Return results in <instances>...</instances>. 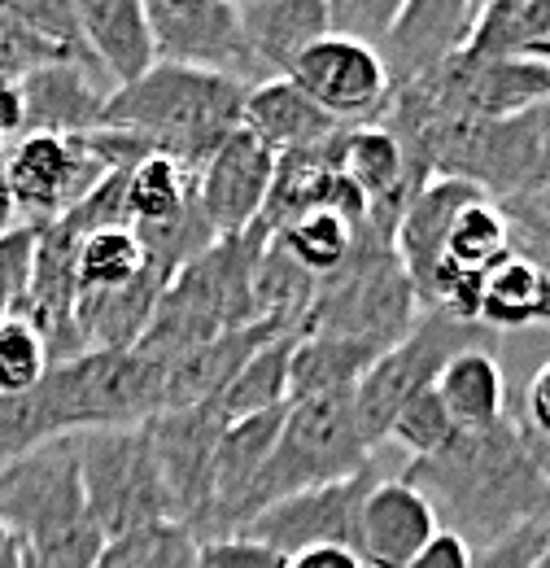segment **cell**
I'll return each mask as SVG.
<instances>
[{"label":"cell","mask_w":550,"mask_h":568,"mask_svg":"<svg viewBox=\"0 0 550 568\" xmlns=\"http://www.w3.org/2000/svg\"><path fill=\"white\" fill-rule=\"evenodd\" d=\"M403 481L428 498L437 525L472 551L498 538L550 520V486L533 468L520 420L502 416L481 433H455L437 455L411 459Z\"/></svg>","instance_id":"cell-1"},{"label":"cell","mask_w":550,"mask_h":568,"mask_svg":"<svg viewBox=\"0 0 550 568\" xmlns=\"http://www.w3.org/2000/svg\"><path fill=\"white\" fill-rule=\"evenodd\" d=\"M245 92L249 83L232 74L153 62L132 83L110 88L101 105V128L132 132L153 153H166L197 175L210 153L241 128Z\"/></svg>","instance_id":"cell-2"},{"label":"cell","mask_w":550,"mask_h":568,"mask_svg":"<svg viewBox=\"0 0 550 568\" xmlns=\"http://www.w3.org/2000/svg\"><path fill=\"white\" fill-rule=\"evenodd\" d=\"M419 315H424V306L394 254V241L363 223L354 232L349 258L333 276L315 281V297L302 320V333L367 342L385 355L389 346H398L411 333Z\"/></svg>","instance_id":"cell-3"},{"label":"cell","mask_w":550,"mask_h":568,"mask_svg":"<svg viewBox=\"0 0 550 568\" xmlns=\"http://www.w3.org/2000/svg\"><path fill=\"white\" fill-rule=\"evenodd\" d=\"M367 468H376V464H371V446L358 428V416H354V389L297 398L284 407V425H279L272 455L245 495L241 529L279 498L349 481Z\"/></svg>","instance_id":"cell-4"},{"label":"cell","mask_w":550,"mask_h":568,"mask_svg":"<svg viewBox=\"0 0 550 568\" xmlns=\"http://www.w3.org/2000/svg\"><path fill=\"white\" fill-rule=\"evenodd\" d=\"M74 442H79L83 507L88 520L101 529V538H119L153 520H175L171 495L162 486L149 446V428H96V433H74Z\"/></svg>","instance_id":"cell-5"},{"label":"cell","mask_w":550,"mask_h":568,"mask_svg":"<svg viewBox=\"0 0 550 568\" xmlns=\"http://www.w3.org/2000/svg\"><path fill=\"white\" fill-rule=\"evenodd\" d=\"M0 525L22 547H44L88 525L74 437L40 442L35 450L0 464Z\"/></svg>","instance_id":"cell-6"},{"label":"cell","mask_w":550,"mask_h":568,"mask_svg":"<svg viewBox=\"0 0 550 568\" xmlns=\"http://www.w3.org/2000/svg\"><path fill=\"white\" fill-rule=\"evenodd\" d=\"M472 337H477V324L450 320L441 311H424L411 333L363 372V381L354 385V416L371 450L385 442L403 403L415 398L419 389H428L450 358L468 351Z\"/></svg>","instance_id":"cell-7"},{"label":"cell","mask_w":550,"mask_h":568,"mask_svg":"<svg viewBox=\"0 0 550 568\" xmlns=\"http://www.w3.org/2000/svg\"><path fill=\"white\" fill-rule=\"evenodd\" d=\"M110 171L92 153L88 136H18L4 153V184L13 219L53 223L79 206Z\"/></svg>","instance_id":"cell-8"},{"label":"cell","mask_w":550,"mask_h":568,"mask_svg":"<svg viewBox=\"0 0 550 568\" xmlns=\"http://www.w3.org/2000/svg\"><path fill=\"white\" fill-rule=\"evenodd\" d=\"M279 79L302 88L328 119H337L345 128L380 123L389 110V97H394V83H389L380 53L367 44L342 40V36L315 40Z\"/></svg>","instance_id":"cell-9"},{"label":"cell","mask_w":550,"mask_h":568,"mask_svg":"<svg viewBox=\"0 0 550 568\" xmlns=\"http://www.w3.org/2000/svg\"><path fill=\"white\" fill-rule=\"evenodd\" d=\"M144 428H149L162 486L171 495V511L193 534L210 507V468H214V446L227 428V416L218 403H197V407L162 412L144 420Z\"/></svg>","instance_id":"cell-10"},{"label":"cell","mask_w":550,"mask_h":568,"mask_svg":"<svg viewBox=\"0 0 550 568\" xmlns=\"http://www.w3.org/2000/svg\"><path fill=\"white\" fill-rule=\"evenodd\" d=\"M376 481H380L376 468H367L349 481H333V486H315V490L279 498L241 529V538H254L279 556H297L310 547H349L358 507Z\"/></svg>","instance_id":"cell-11"},{"label":"cell","mask_w":550,"mask_h":568,"mask_svg":"<svg viewBox=\"0 0 550 568\" xmlns=\"http://www.w3.org/2000/svg\"><path fill=\"white\" fill-rule=\"evenodd\" d=\"M275 175V153L245 128H236L227 141L206 158V166L193 180V202L206 214L218 236H241L258 223L267 206V189Z\"/></svg>","instance_id":"cell-12"},{"label":"cell","mask_w":550,"mask_h":568,"mask_svg":"<svg viewBox=\"0 0 550 568\" xmlns=\"http://www.w3.org/2000/svg\"><path fill=\"white\" fill-rule=\"evenodd\" d=\"M437 516L428 498L403 477L376 481L354 520V542L349 551L363 560V568H407L437 538Z\"/></svg>","instance_id":"cell-13"},{"label":"cell","mask_w":550,"mask_h":568,"mask_svg":"<svg viewBox=\"0 0 550 568\" xmlns=\"http://www.w3.org/2000/svg\"><path fill=\"white\" fill-rule=\"evenodd\" d=\"M472 0H407L394 31L385 36V44L376 49L389 83L403 88L432 71L437 62L455 58L472 31Z\"/></svg>","instance_id":"cell-14"},{"label":"cell","mask_w":550,"mask_h":568,"mask_svg":"<svg viewBox=\"0 0 550 568\" xmlns=\"http://www.w3.org/2000/svg\"><path fill=\"white\" fill-rule=\"evenodd\" d=\"M22 136H83L101 128V105L110 88L83 62H53L18 79Z\"/></svg>","instance_id":"cell-15"},{"label":"cell","mask_w":550,"mask_h":568,"mask_svg":"<svg viewBox=\"0 0 550 568\" xmlns=\"http://www.w3.org/2000/svg\"><path fill=\"white\" fill-rule=\"evenodd\" d=\"M472 197H481V189L464 184V180H428L398 219L394 227V254L411 281L419 306L428 302V288L432 276L441 267V250H446V232H450V219L464 211Z\"/></svg>","instance_id":"cell-16"},{"label":"cell","mask_w":550,"mask_h":568,"mask_svg":"<svg viewBox=\"0 0 550 568\" xmlns=\"http://www.w3.org/2000/svg\"><path fill=\"white\" fill-rule=\"evenodd\" d=\"M70 4H74V27L83 40V53L114 88L132 83L136 74H144L157 62L144 0H70Z\"/></svg>","instance_id":"cell-17"},{"label":"cell","mask_w":550,"mask_h":568,"mask_svg":"<svg viewBox=\"0 0 550 568\" xmlns=\"http://www.w3.org/2000/svg\"><path fill=\"white\" fill-rule=\"evenodd\" d=\"M245 44L267 79L288 74V67L328 36V9L324 0H254L236 4Z\"/></svg>","instance_id":"cell-18"},{"label":"cell","mask_w":550,"mask_h":568,"mask_svg":"<svg viewBox=\"0 0 550 568\" xmlns=\"http://www.w3.org/2000/svg\"><path fill=\"white\" fill-rule=\"evenodd\" d=\"M166 281L144 263L136 281L123 288H96V293H79L74 297V324L88 351H132L140 333L149 328L157 302H162Z\"/></svg>","instance_id":"cell-19"},{"label":"cell","mask_w":550,"mask_h":568,"mask_svg":"<svg viewBox=\"0 0 550 568\" xmlns=\"http://www.w3.org/2000/svg\"><path fill=\"white\" fill-rule=\"evenodd\" d=\"M241 128L249 136L279 153H293V149H306V144H319L324 136H333L342 123L328 119L302 88H293L288 79H263L245 92V110H241Z\"/></svg>","instance_id":"cell-20"},{"label":"cell","mask_w":550,"mask_h":568,"mask_svg":"<svg viewBox=\"0 0 550 568\" xmlns=\"http://www.w3.org/2000/svg\"><path fill=\"white\" fill-rule=\"evenodd\" d=\"M459 58L550 67V0H502V4L477 9Z\"/></svg>","instance_id":"cell-21"},{"label":"cell","mask_w":550,"mask_h":568,"mask_svg":"<svg viewBox=\"0 0 550 568\" xmlns=\"http://www.w3.org/2000/svg\"><path fill=\"white\" fill-rule=\"evenodd\" d=\"M477 324L485 328H529L550 324V258L511 250L481 281Z\"/></svg>","instance_id":"cell-22"},{"label":"cell","mask_w":550,"mask_h":568,"mask_svg":"<svg viewBox=\"0 0 550 568\" xmlns=\"http://www.w3.org/2000/svg\"><path fill=\"white\" fill-rule=\"evenodd\" d=\"M455 79L472 119H511L550 101V67L542 62H468L455 53Z\"/></svg>","instance_id":"cell-23"},{"label":"cell","mask_w":550,"mask_h":568,"mask_svg":"<svg viewBox=\"0 0 550 568\" xmlns=\"http://www.w3.org/2000/svg\"><path fill=\"white\" fill-rule=\"evenodd\" d=\"M437 398L450 412L455 428H464V433L493 428L507 416V385H502L498 358L477 346L459 351L437 376Z\"/></svg>","instance_id":"cell-24"},{"label":"cell","mask_w":550,"mask_h":568,"mask_svg":"<svg viewBox=\"0 0 550 568\" xmlns=\"http://www.w3.org/2000/svg\"><path fill=\"white\" fill-rule=\"evenodd\" d=\"M376 358L380 351L367 342L328 337V333H297V346L288 358V403L354 389Z\"/></svg>","instance_id":"cell-25"},{"label":"cell","mask_w":550,"mask_h":568,"mask_svg":"<svg viewBox=\"0 0 550 568\" xmlns=\"http://www.w3.org/2000/svg\"><path fill=\"white\" fill-rule=\"evenodd\" d=\"M342 175H349L358 184V193L371 202H385L394 193H415L411 180H407V158H403V144L398 136L385 128V123H358V128H345L342 136Z\"/></svg>","instance_id":"cell-26"},{"label":"cell","mask_w":550,"mask_h":568,"mask_svg":"<svg viewBox=\"0 0 550 568\" xmlns=\"http://www.w3.org/2000/svg\"><path fill=\"white\" fill-rule=\"evenodd\" d=\"M293 346H297V333H279V337H272L267 346H258L241 363L232 385L218 394V407H223L227 420L288 407V358H293Z\"/></svg>","instance_id":"cell-27"},{"label":"cell","mask_w":550,"mask_h":568,"mask_svg":"<svg viewBox=\"0 0 550 568\" xmlns=\"http://www.w3.org/2000/svg\"><path fill=\"white\" fill-rule=\"evenodd\" d=\"M193 171L166 153H149L128 175V227H157L193 206Z\"/></svg>","instance_id":"cell-28"},{"label":"cell","mask_w":550,"mask_h":568,"mask_svg":"<svg viewBox=\"0 0 550 568\" xmlns=\"http://www.w3.org/2000/svg\"><path fill=\"white\" fill-rule=\"evenodd\" d=\"M96 568H197V538L180 520H153L105 538Z\"/></svg>","instance_id":"cell-29"},{"label":"cell","mask_w":550,"mask_h":568,"mask_svg":"<svg viewBox=\"0 0 550 568\" xmlns=\"http://www.w3.org/2000/svg\"><path fill=\"white\" fill-rule=\"evenodd\" d=\"M354 232H358V227H349V223L337 219L333 211H310V214H302V219H293L284 232H275V241L288 250V258H293L302 272H310V276L319 281V276H333L345 258H349Z\"/></svg>","instance_id":"cell-30"},{"label":"cell","mask_w":550,"mask_h":568,"mask_svg":"<svg viewBox=\"0 0 550 568\" xmlns=\"http://www.w3.org/2000/svg\"><path fill=\"white\" fill-rule=\"evenodd\" d=\"M140 272H144V250L132 227H101L79 241V293L123 288Z\"/></svg>","instance_id":"cell-31"},{"label":"cell","mask_w":550,"mask_h":568,"mask_svg":"<svg viewBox=\"0 0 550 568\" xmlns=\"http://www.w3.org/2000/svg\"><path fill=\"white\" fill-rule=\"evenodd\" d=\"M455 433H459V428H455V420H450V412L441 407V398H437V381H432L428 389H419L415 398L403 403V412L394 416V425H389V433H385V442L403 446L411 459H428V455H437Z\"/></svg>","instance_id":"cell-32"},{"label":"cell","mask_w":550,"mask_h":568,"mask_svg":"<svg viewBox=\"0 0 550 568\" xmlns=\"http://www.w3.org/2000/svg\"><path fill=\"white\" fill-rule=\"evenodd\" d=\"M49 346L44 337L31 328V320H22L18 311L0 320V398L4 394H27L31 385H40V376L49 372Z\"/></svg>","instance_id":"cell-33"},{"label":"cell","mask_w":550,"mask_h":568,"mask_svg":"<svg viewBox=\"0 0 550 568\" xmlns=\"http://www.w3.org/2000/svg\"><path fill=\"white\" fill-rule=\"evenodd\" d=\"M53 62H79L70 58L62 44L44 40L40 31H31L18 13L0 9V83H18L40 67H53Z\"/></svg>","instance_id":"cell-34"},{"label":"cell","mask_w":550,"mask_h":568,"mask_svg":"<svg viewBox=\"0 0 550 568\" xmlns=\"http://www.w3.org/2000/svg\"><path fill=\"white\" fill-rule=\"evenodd\" d=\"M407 0H324L328 9V36H342L354 44L380 49L385 36L394 31L398 13Z\"/></svg>","instance_id":"cell-35"},{"label":"cell","mask_w":550,"mask_h":568,"mask_svg":"<svg viewBox=\"0 0 550 568\" xmlns=\"http://www.w3.org/2000/svg\"><path fill=\"white\" fill-rule=\"evenodd\" d=\"M550 556V520L524 525L472 556V568H538Z\"/></svg>","instance_id":"cell-36"},{"label":"cell","mask_w":550,"mask_h":568,"mask_svg":"<svg viewBox=\"0 0 550 568\" xmlns=\"http://www.w3.org/2000/svg\"><path fill=\"white\" fill-rule=\"evenodd\" d=\"M197 568H284V556L236 534V538L197 542Z\"/></svg>","instance_id":"cell-37"},{"label":"cell","mask_w":550,"mask_h":568,"mask_svg":"<svg viewBox=\"0 0 550 568\" xmlns=\"http://www.w3.org/2000/svg\"><path fill=\"white\" fill-rule=\"evenodd\" d=\"M472 556H477V551H472L464 538L437 529V538H432L407 568H472Z\"/></svg>","instance_id":"cell-38"},{"label":"cell","mask_w":550,"mask_h":568,"mask_svg":"<svg viewBox=\"0 0 550 568\" xmlns=\"http://www.w3.org/2000/svg\"><path fill=\"white\" fill-rule=\"evenodd\" d=\"M524 425L533 433L550 437V363L538 367V376L529 381V398H524Z\"/></svg>","instance_id":"cell-39"},{"label":"cell","mask_w":550,"mask_h":568,"mask_svg":"<svg viewBox=\"0 0 550 568\" xmlns=\"http://www.w3.org/2000/svg\"><path fill=\"white\" fill-rule=\"evenodd\" d=\"M284 568H363L349 547H310L297 556H284Z\"/></svg>","instance_id":"cell-40"},{"label":"cell","mask_w":550,"mask_h":568,"mask_svg":"<svg viewBox=\"0 0 550 568\" xmlns=\"http://www.w3.org/2000/svg\"><path fill=\"white\" fill-rule=\"evenodd\" d=\"M18 136H22V97H18V83H0V158Z\"/></svg>","instance_id":"cell-41"},{"label":"cell","mask_w":550,"mask_h":568,"mask_svg":"<svg viewBox=\"0 0 550 568\" xmlns=\"http://www.w3.org/2000/svg\"><path fill=\"white\" fill-rule=\"evenodd\" d=\"M520 437H524V450H529V459H533V468L542 473V481L550 486V437L542 433H533V428L520 420Z\"/></svg>","instance_id":"cell-42"},{"label":"cell","mask_w":550,"mask_h":568,"mask_svg":"<svg viewBox=\"0 0 550 568\" xmlns=\"http://www.w3.org/2000/svg\"><path fill=\"white\" fill-rule=\"evenodd\" d=\"M218 0H144V13H193V9H210Z\"/></svg>","instance_id":"cell-43"},{"label":"cell","mask_w":550,"mask_h":568,"mask_svg":"<svg viewBox=\"0 0 550 568\" xmlns=\"http://www.w3.org/2000/svg\"><path fill=\"white\" fill-rule=\"evenodd\" d=\"M0 568H22V542L0 525Z\"/></svg>","instance_id":"cell-44"},{"label":"cell","mask_w":550,"mask_h":568,"mask_svg":"<svg viewBox=\"0 0 550 568\" xmlns=\"http://www.w3.org/2000/svg\"><path fill=\"white\" fill-rule=\"evenodd\" d=\"M489 4H502V0H472V13H477V9H489Z\"/></svg>","instance_id":"cell-45"},{"label":"cell","mask_w":550,"mask_h":568,"mask_svg":"<svg viewBox=\"0 0 550 568\" xmlns=\"http://www.w3.org/2000/svg\"><path fill=\"white\" fill-rule=\"evenodd\" d=\"M232 4H254V0H232Z\"/></svg>","instance_id":"cell-46"},{"label":"cell","mask_w":550,"mask_h":568,"mask_svg":"<svg viewBox=\"0 0 550 568\" xmlns=\"http://www.w3.org/2000/svg\"><path fill=\"white\" fill-rule=\"evenodd\" d=\"M538 568H550V556H547V560H542V565H538Z\"/></svg>","instance_id":"cell-47"},{"label":"cell","mask_w":550,"mask_h":568,"mask_svg":"<svg viewBox=\"0 0 550 568\" xmlns=\"http://www.w3.org/2000/svg\"><path fill=\"white\" fill-rule=\"evenodd\" d=\"M0 9H4V0H0Z\"/></svg>","instance_id":"cell-48"}]
</instances>
